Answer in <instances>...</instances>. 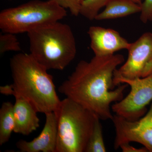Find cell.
Here are the masks:
<instances>
[{
	"label": "cell",
	"instance_id": "6da1fadb",
	"mask_svg": "<svg viewBox=\"0 0 152 152\" xmlns=\"http://www.w3.org/2000/svg\"><path fill=\"white\" fill-rule=\"evenodd\" d=\"M122 55L95 56L79 62L74 72L59 87L58 91L88 109L101 120L113 119L110 105L121 100L127 84L115 89L114 72L124 62Z\"/></svg>",
	"mask_w": 152,
	"mask_h": 152
},
{
	"label": "cell",
	"instance_id": "7a4b0ae2",
	"mask_svg": "<svg viewBox=\"0 0 152 152\" xmlns=\"http://www.w3.org/2000/svg\"><path fill=\"white\" fill-rule=\"evenodd\" d=\"M10 66L13 83L10 95L28 101L38 113L55 112L61 100L53 77L31 54L19 53L11 58Z\"/></svg>",
	"mask_w": 152,
	"mask_h": 152
},
{
	"label": "cell",
	"instance_id": "3957f363",
	"mask_svg": "<svg viewBox=\"0 0 152 152\" xmlns=\"http://www.w3.org/2000/svg\"><path fill=\"white\" fill-rule=\"evenodd\" d=\"M27 34L30 54L48 70H63L75 59V39L69 25L56 22Z\"/></svg>",
	"mask_w": 152,
	"mask_h": 152
},
{
	"label": "cell",
	"instance_id": "277c9868",
	"mask_svg": "<svg viewBox=\"0 0 152 152\" xmlns=\"http://www.w3.org/2000/svg\"><path fill=\"white\" fill-rule=\"evenodd\" d=\"M54 113L57 120L56 152H85L97 116L67 97L61 101Z\"/></svg>",
	"mask_w": 152,
	"mask_h": 152
},
{
	"label": "cell",
	"instance_id": "5b68a950",
	"mask_svg": "<svg viewBox=\"0 0 152 152\" xmlns=\"http://www.w3.org/2000/svg\"><path fill=\"white\" fill-rule=\"evenodd\" d=\"M67 15L65 9L52 0H33L0 13V29L3 33H28L59 21Z\"/></svg>",
	"mask_w": 152,
	"mask_h": 152
},
{
	"label": "cell",
	"instance_id": "8992f818",
	"mask_svg": "<svg viewBox=\"0 0 152 152\" xmlns=\"http://www.w3.org/2000/svg\"><path fill=\"white\" fill-rule=\"evenodd\" d=\"M115 87L126 83L131 91L126 96L112 105L115 115L130 121L140 119L145 114L147 106L152 101V74L143 78L126 79L114 76Z\"/></svg>",
	"mask_w": 152,
	"mask_h": 152
},
{
	"label": "cell",
	"instance_id": "52a82bcc",
	"mask_svg": "<svg viewBox=\"0 0 152 152\" xmlns=\"http://www.w3.org/2000/svg\"><path fill=\"white\" fill-rule=\"evenodd\" d=\"M126 61L114 76L126 79L143 78L152 74V33L147 32L130 43Z\"/></svg>",
	"mask_w": 152,
	"mask_h": 152
},
{
	"label": "cell",
	"instance_id": "ba28073f",
	"mask_svg": "<svg viewBox=\"0 0 152 152\" xmlns=\"http://www.w3.org/2000/svg\"><path fill=\"white\" fill-rule=\"evenodd\" d=\"M115 131V149L126 143L136 142L152 152V104L143 117L135 121L126 119L115 114L112 120Z\"/></svg>",
	"mask_w": 152,
	"mask_h": 152
},
{
	"label": "cell",
	"instance_id": "9c48e42d",
	"mask_svg": "<svg viewBox=\"0 0 152 152\" xmlns=\"http://www.w3.org/2000/svg\"><path fill=\"white\" fill-rule=\"evenodd\" d=\"M91 40L90 46L98 56H104L115 54L121 50H127L130 43L115 30L92 26L88 32Z\"/></svg>",
	"mask_w": 152,
	"mask_h": 152
},
{
	"label": "cell",
	"instance_id": "30bf717a",
	"mask_svg": "<svg viewBox=\"0 0 152 152\" xmlns=\"http://www.w3.org/2000/svg\"><path fill=\"white\" fill-rule=\"evenodd\" d=\"M46 121L40 134L31 141L20 140L16 145L21 152H56L57 120L54 112L45 114Z\"/></svg>",
	"mask_w": 152,
	"mask_h": 152
},
{
	"label": "cell",
	"instance_id": "8fae6325",
	"mask_svg": "<svg viewBox=\"0 0 152 152\" xmlns=\"http://www.w3.org/2000/svg\"><path fill=\"white\" fill-rule=\"evenodd\" d=\"M14 104L15 126L14 132L28 135L37 130L40 126L38 112L33 106L23 98L15 96Z\"/></svg>",
	"mask_w": 152,
	"mask_h": 152
},
{
	"label": "cell",
	"instance_id": "7c38bea8",
	"mask_svg": "<svg viewBox=\"0 0 152 152\" xmlns=\"http://www.w3.org/2000/svg\"><path fill=\"white\" fill-rule=\"evenodd\" d=\"M140 5L132 0H109L103 11L96 17V20L119 18L140 13Z\"/></svg>",
	"mask_w": 152,
	"mask_h": 152
},
{
	"label": "cell",
	"instance_id": "4fadbf2b",
	"mask_svg": "<svg viewBox=\"0 0 152 152\" xmlns=\"http://www.w3.org/2000/svg\"><path fill=\"white\" fill-rule=\"evenodd\" d=\"M15 120L14 104L10 102H5L0 109V145L9 141L14 132Z\"/></svg>",
	"mask_w": 152,
	"mask_h": 152
},
{
	"label": "cell",
	"instance_id": "5bb4252c",
	"mask_svg": "<svg viewBox=\"0 0 152 152\" xmlns=\"http://www.w3.org/2000/svg\"><path fill=\"white\" fill-rule=\"evenodd\" d=\"M100 119L96 117L92 132L88 141L85 152H105L107 151Z\"/></svg>",
	"mask_w": 152,
	"mask_h": 152
},
{
	"label": "cell",
	"instance_id": "9a60e30c",
	"mask_svg": "<svg viewBox=\"0 0 152 152\" xmlns=\"http://www.w3.org/2000/svg\"><path fill=\"white\" fill-rule=\"evenodd\" d=\"M109 0H83L80 15L90 20H95L101 9L105 7Z\"/></svg>",
	"mask_w": 152,
	"mask_h": 152
},
{
	"label": "cell",
	"instance_id": "2e32d148",
	"mask_svg": "<svg viewBox=\"0 0 152 152\" xmlns=\"http://www.w3.org/2000/svg\"><path fill=\"white\" fill-rule=\"evenodd\" d=\"M3 33L0 35V54L7 52L20 51V44L15 34Z\"/></svg>",
	"mask_w": 152,
	"mask_h": 152
},
{
	"label": "cell",
	"instance_id": "e0dca14e",
	"mask_svg": "<svg viewBox=\"0 0 152 152\" xmlns=\"http://www.w3.org/2000/svg\"><path fill=\"white\" fill-rule=\"evenodd\" d=\"M63 8L68 9L75 16L80 15L81 6L83 0H52Z\"/></svg>",
	"mask_w": 152,
	"mask_h": 152
},
{
	"label": "cell",
	"instance_id": "ac0fdd59",
	"mask_svg": "<svg viewBox=\"0 0 152 152\" xmlns=\"http://www.w3.org/2000/svg\"><path fill=\"white\" fill-rule=\"evenodd\" d=\"M140 6V20L144 23L152 21V0H143Z\"/></svg>",
	"mask_w": 152,
	"mask_h": 152
},
{
	"label": "cell",
	"instance_id": "d6986e66",
	"mask_svg": "<svg viewBox=\"0 0 152 152\" xmlns=\"http://www.w3.org/2000/svg\"><path fill=\"white\" fill-rule=\"evenodd\" d=\"M123 152H147L148 150L145 147L141 148H137L131 145L129 143L122 144L119 147Z\"/></svg>",
	"mask_w": 152,
	"mask_h": 152
},
{
	"label": "cell",
	"instance_id": "ffe728a7",
	"mask_svg": "<svg viewBox=\"0 0 152 152\" xmlns=\"http://www.w3.org/2000/svg\"><path fill=\"white\" fill-rule=\"evenodd\" d=\"M132 1L134 2L135 3H137V4H138L140 5L142 2L143 0H132Z\"/></svg>",
	"mask_w": 152,
	"mask_h": 152
},
{
	"label": "cell",
	"instance_id": "44dd1931",
	"mask_svg": "<svg viewBox=\"0 0 152 152\" xmlns=\"http://www.w3.org/2000/svg\"><path fill=\"white\" fill-rule=\"evenodd\" d=\"M8 1H11V0H8Z\"/></svg>",
	"mask_w": 152,
	"mask_h": 152
}]
</instances>
